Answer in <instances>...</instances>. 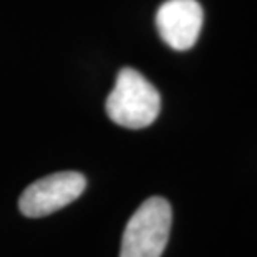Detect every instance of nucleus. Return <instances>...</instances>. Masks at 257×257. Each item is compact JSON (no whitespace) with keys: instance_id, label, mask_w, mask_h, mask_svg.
Wrapping results in <instances>:
<instances>
[{"instance_id":"1","label":"nucleus","mask_w":257,"mask_h":257,"mask_svg":"<svg viewBox=\"0 0 257 257\" xmlns=\"http://www.w3.org/2000/svg\"><path fill=\"white\" fill-rule=\"evenodd\" d=\"M160 111L161 96L155 85L135 68H123L106 98V113L111 121L123 128L141 130L150 126Z\"/></svg>"},{"instance_id":"2","label":"nucleus","mask_w":257,"mask_h":257,"mask_svg":"<svg viewBox=\"0 0 257 257\" xmlns=\"http://www.w3.org/2000/svg\"><path fill=\"white\" fill-rule=\"evenodd\" d=\"M173 212L165 198L153 196L131 216L123 232L119 257H161L169 239Z\"/></svg>"},{"instance_id":"3","label":"nucleus","mask_w":257,"mask_h":257,"mask_svg":"<svg viewBox=\"0 0 257 257\" xmlns=\"http://www.w3.org/2000/svg\"><path fill=\"white\" fill-rule=\"evenodd\" d=\"M85 188V176L76 171L48 174L22 193L19 207L27 217H43L78 199Z\"/></svg>"},{"instance_id":"4","label":"nucleus","mask_w":257,"mask_h":257,"mask_svg":"<svg viewBox=\"0 0 257 257\" xmlns=\"http://www.w3.org/2000/svg\"><path fill=\"white\" fill-rule=\"evenodd\" d=\"M202 20L204 14L198 0H166L156 12V27L163 42L178 52L194 47Z\"/></svg>"}]
</instances>
